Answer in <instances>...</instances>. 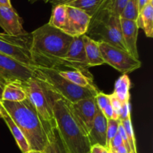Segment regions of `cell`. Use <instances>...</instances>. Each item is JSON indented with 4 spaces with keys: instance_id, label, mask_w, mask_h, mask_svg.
Wrapping results in <instances>:
<instances>
[{
    "instance_id": "83f0119b",
    "label": "cell",
    "mask_w": 153,
    "mask_h": 153,
    "mask_svg": "<svg viewBox=\"0 0 153 153\" xmlns=\"http://www.w3.org/2000/svg\"><path fill=\"white\" fill-rule=\"evenodd\" d=\"M121 122L120 120H108L107 135H106V149H108L112 139L118 132V128Z\"/></svg>"
},
{
    "instance_id": "5b68a950",
    "label": "cell",
    "mask_w": 153,
    "mask_h": 153,
    "mask_svg": "<svg viewBox=\"0 0 153 153\" xmlns=\"http://www.w3.org/2000/svg\"><path fill=\"white\" fill-rule=\"evenodd\" d=\"M35 77L43 81L56 93L70 103H75L84 99L95 97L100 91L98 89L81 88L69 82L61 76L58 70L34 67Z\"/></svg>"
},
{
    "instance_id": "7a4b0ae2",
    "label": "cell",
    "mask_w": 153,
    "mask_h": 153,
    "mask_svg": "<svg viewBox=\"0 0 153 153\" xmlns=\"http://www.w3.org/2000/svg\"><path fill=\"white\" fill-rule=\"evenodd\" d=\"M0 103L24 134L30 150L43 152L47 144L49 130L29 100L27 98L19 102L1 101Z\"/></svg>"
},
{
    "instance_id": "ac0fdd59",
    "label": "cell",
    "mask_w": 153,
    "mask_h": 153,
    "mask_svg": "<svg viewBox=\"0 0 153 153\" xmlns=\"http://www.w3.org/2000/svg\"><path fill=\"white\" fill-rule=\"evenodd\" d=\"M153 1H149L140 12L137 22L139 29L144 31L147 37H153Z\"/></svg>"
},
{
    "instance_id": "5bb4252c",
    "label": "cell",
    "mask_w": 153,
    "mask_h": 153,
    "mask_svg": "<svg viewBox=\"0 0 153 153\" xmlns=\"http://www.w3.org/2000/svg\"><path fill=\"white\" fill-rule=\"evenodd\" d=\"M120 24L123 39L127 51L134 58L139 59L137 47L139 28L137 26V22L134 20H130V19H123V18L120 17Z\"/></svg>"
},
{
    "instance_id": "2e32d148",
    "label": "cell",
    "mask_w": 153,
    "mask_h": 153,
    "mask_svg": "<svg viewBox=\"0 0 153 153\" xmlns=\"http://www.w3.org/2000/svg\"><path fill=\"white\" fill-rule=\"evenodd\" d=\"M82 38L88 67H97L105 64L99 46V42L95 41L86 34L82 36Z\"/></svg>"
},
{
    "instance_id": "cb8c5ba5",
    "label": "cell",
    "mask_w": 153,
    "mask_h": 153,
    "mask_svg": "<svg viewBox=\"0 0 153 153\" xmlns=\"http://www.w3.org/2000/svg\"><path fill=\"white\" fill-rule=\"evenodd\" d=\"M104 0H73L66 5L81 9L92 17L100 9Z\"/></svg>"
},
{
    "instance_id": "7402d4cb",
    "label": "cell",
    "mask_w": 153,
    "mask_h": 153,
    "mask_svg": "<svg viewBox=\"0 0 153 153\" xmlns=\"http://www.w3.org/2000/svg\"><path fill=\"white\" fill-rule=\"evenodd\" d=\"M130 88L131 80L127 74H123L114 85L113 94L122 102V104L130 101Z\"/></svg>"
},
{
    "instance_id": "ab89813d",
    "label": "cell",
    "mask_w": 153,
    "mask_h": 153,
    "mask_svg": "<svg viewBox=\"0 0 153 153\" xmlns=\"http://www.w3.org/2000/svg\"><path fill=\"white\" fill-rule=\"evenodd\" d=\"M3 90H4V86L0 84V102L1 101V97H2V93Z\"/></svg>"
},
{
    "instance_id": "8fae6325",
    "label": "cell",
    "mask_w": 153,
    "mask_h": 153,
    "mask_svg": "<svg viewBox=\"0 0 153 153\" xmlns=\"http://www.w3.org/2000/svg\"><path fill=\"white\" fill-rule=\"evenodd\" d=\"M67 6V25L64 32L72 37L86 34L91 16L81 9Z\"/></svg>"
},
{
    "instance_id": "30bf717a",
    "label": "cell",
    "mask_w": 153,
    "mask_h": 153,
    "mask_svg": "<svg viewBox=\"0 0 153 153\" xmlns=\"http://www.w3.org/2000/svg\"><path fill=\"white\" fill-rule=\"evenodd\" d=\"M64 61L66 67H70L73 70L80 71L88 77L93 78L92 75L88 71L89 67L85 55L82 36L73 37Z\"/></svg>"
},
{
    "instance_id": "1f68e13d",
    "label": "cell",
    "mask_w": 153,
    "mask_h": 153,
    "mask_svg": "<svg viewBox=\"0 0 153 153\" xmlns=\"http://www.w3.org/2000/svg\"><path fill=\"white\" fill-rule=\"evenodd\" d=\"M118 134L121 136L122 137L123 142V145L125 146V147L126 148L127 150L129 153H131V149H130L129 146V143H128V137H127V134L126 133L125 129H124L123 126H122V124L120 123V125L119 128H118Z\"/></svg>"
},
{
    "instance_id": "f1b7e54d",
    "label": "cell",
    "mask_w": 153,
    "mask_h": 153,
    "mask_svg": "<svg viewBox=\"0 0 153 153\" xmlns=\"http://www.w3.org/2000/svg\"><path fill=\"white\" fill-rule=\"evenodd\" d=\"M95 100L97 107L101 111H102L105 106L110 103V97L108 94H105L102 92H99L96 95Z\"/></svg>"
},
{
    "instance_id": "7bdbcfd3",
    "label": "cell",
    "mask_w": 153,
    "mask_h": 153,
    "mask_svg": "<svg viewBox=\"0 0 153 153\" xmlns=\"http://www.w3.org/2000/svg\"><path fill=\"white\" fill-rule=\"evenodd\" d=\"M29 1H31V2H34V1H37V0H29ZM43 1H44L45 2H47V1H48V0H43Z\"/></svg>"
},
{
    "instance_id": "8992f818",
    "label": "cell",
    "mask_w": 153,
    "mask_h": 153,
    "mask_svg": "<svg viewBox=\"0 0 153 153\" xmlns=\"http://www.w3.org/2000/svg\"><path fill=\"white\" fill-rule=\"evenodd\" d=\"M27 97L37 111L48 130L56 126L53 114L55 100L59 95L50 89L43 81L34 76L23 84Z\"/></svg>"
},
{
    "instance_id": "e575fe53",
    "label": "cell",
    "mask_w": 153,
    "mask_h": 153,
    "mask_svg": "<svg viewBox=\"0 0 153 153\" xmlns=\"http://www.w3.org/2000/svg\"><path fill=\"white\" fill-rule=\"evenodd\" d=\"M91 153H109L108 150L104 146L100 145H94L91 146Z\"/></svg>"
},
{
    "instance_id": "9c48e42d",
    "label": "cell",
    "mask_w": 153,
    "mask_h": 153,
    "mask_svg": "<svg viewBox=\"0 0 153 153\" xmlns=\"http://www.w3.org/2000/svg\"><path fill=\"white\" fill-rule=\"evenodd\" d=\"M99 46L105 63L123 74L131 73L141 67L140 60L134 58L128 52L105 42H99Z\"/></svg>"
},
{
    "instance_id": "4dcf8cb0",
    "label": "cell",
    "mask_w": 153,
    "mask_h": 153,
    "mask_svg": "<svg viewBox=\"0 0 153 153\" xmlns=\"http://www.w3.org/2000/svg\"><path fill=\"white\" fill-rule=\"evenodd\" d=\"M128 117H131V105H130V102L123 104L119 120L121 121L127 119Z\"/></svg>"
},
{
    "instance_id": "b9f144b4",
    "label": "cell",
    "mask_w": 153,
    "mask_h": 153,
    "mask_svg": "<svg viewBox=\"0 0 153 153\" xmlns=\"http://www.w3.org/2000/svg\"><path fill=\"white\" fill-rule=\"evenodd\" d=\"M1 117H2V113H1V105L0 103V118H1Z\"/></svg>"
},
{
    "instance_id": "8d00e7d4",
    "label": "cell",
    "mask_w": 153,
    "mask_h": 153,
    "mask_svg": "<svg viewBox=\"0 0 153 153\" xmlns=\"http://www.w3.org/2000/svg\"><path fill=\"white\" fill-rule=\"evenodd\" d=\"M149 1H153V0H138V9L139 12L149 2Z\"/></svg>"
},
{
    "instance_id": "ba28073f",
    "label": "cell",
    "mask_w": 153,
    "mask_h": 153,
    "mask_svg": "<svg viewBox=\"0 0 153 153\" xmlns=\"http://www.w3.org/2000/svg\"><path fill=\"white\" fill-rule=\"evenodd\" d=\"M35 76L34 67L27 66L14 58L0 53V84L26 83Z\"/></svg>"
},
{
    "instance_id": "4316f807",
    "label": "cell",
    "mask_w": 153,
    "mask_h": 153,
    "mask_svg": "<svg viewBox=\"0 0 153 153\" xmlns=\"http://www.w3.org/2000/svg\"><path fill=\"white\" fill-rule=\"evenodd\" d=\"M120 122L127 134L128 143H129L130 149H131V153H137V149H136V140L135 137H134V131H133L131 117L121 120Z\"/></svg>"
},
{
    "instance_id": "603a6c76",
    "label": "cell",
    "mask_w": 153,
    "mask_h": 153,
    "mask_svg": "<svg viewBox=\"0 0 153 153\" xmlns=\"http://www.w3.org/2000/svg\"><path fill=\"white\" fill-rule=\"evenodd\" d=\"M48 23L51 26L64 31L67 25V6L66 4L54 6Z\"/></svg>"
},
{
    "instance_id": "f546056e",
    "label": "cell",
    "mask_w": 153,
    "mask_h": 153,
    "mask_svg": "<svg viewBox=\"0 0 153 153\" xmlns=\"http://www.w3.org/2000/svg\"><path fill=\"white\" fill-rule=\"evenodd\" d=\"M109 97H110V104L111 105L112 108H113L114 112L115 119L119 120L120 114V111L123 105L122 102L113 94H110Z\"/></svg>"
},
{
    "instance_id": "d590c367",
    "label": "cell",
    "mask_w": 153,
    "mask_h": 153,
    "mask_svg": "<svg viewBox=\"0 0 153 153\" xmlns=\"http://www.w3.org/2000/svg\"><path fill=\"white\" fill-rule=\"evenodd\" d=\"M108 152L109 153H129L123 144L118 146V147L115 148V149H109Z\"/></svg>"
},
{
    "instance_id": "277c9868",
    "label": "cell",
    "mask_w": 153,
    "mask_h": 153,
    "mask_svg": "<svg viewBox=\"0 0 153 153\" xmlns=\"http://www.w3.org/2000/svg\"><path fill=\"white\" fill-rule=\"evenodd\" d=\"M86 35L97 42H105L128 52L123 39L120 16L100 10L91 17Z\"/></svg>"
},
{
    "instance_id": "9a60e30c",
    "label": "cell",
    "mask_w": 153,
    "mask_h": 153,
    "mask_svg": "<svg viewBox=\"0 0 153 153\" xmlns=\"http://www.w3.org/2000/svg\"><path fill=\"white\" fill-rule=\"evenodd\" d=\"M107 126L108 120L103 115L101 111L99 110L88 134L91 146L94 145H100L106 148Z\"/></svg>"
},
{
    "instance_id": "836d02e7",
    "label": "cell",
    "mask_w": 153,
    "mask_h": 153,
    "mask_svg": "<svg viewBox=\"0 0 153 153\" xmlns=\"http://www.w3.org/2000/svg\"><path fill=\"white\" fill-rule=\"evenodd\" d=\"M123 144V142L122 137H121V136L117 132V134L115 135V137L112 139L111 142L110 143V146H109V148L108 150H109V149H115V148L118 147V146H121V145Z\"/></svg>"
},
{
    "instance_id": "484cf974",
    "label": "cell",
    "mask_w": 153,
    "mask_h": 153,
    "mask_svg": "<svg viewBox=\"0 0 153 153\" xmlns=\"http://www.w3.org/2000/svg\"><path fill=\"white\" fill-rule=\"evenodd\" d=\"M138 14V0H128L120 16L123 19L136 21Z\"/></svg>"
},
{
    "instance_id": "52a82bcc",
    "label": "cell",
    "mask_w": 153,
    "mask_h": 153,
    "mask_svg": "<svg viewBox=\"0 0 153 153\" xmlns=\"http://www.w3.org/2000/svg\"><path fill=\"white\" fill-rule=\"evenodd\" d=\"M31 33L13 36L0 32V53L11 57L27 66L35 67L31 59Z\"/></svg>"
},
{
    "instance_id": "4fadbf2b",
    "label": "cell",
    "mask_w": 153,
    "mask_h": 153,
    "mask_svg": "<svg viewBox=\"0 0 153 153\" xmlns=\"http://www.w3.org/2000/svg\"><path fill=\"white\" fill-rule=\"evenodd\" d=\"M0 27L9 35L26 34L22 26V19L12 7H0Z\"/></svg>"
},
{
    "instance_id": "e0dca14e",
    "label": "cell",
    "mask_w": 153,
    "mask_h": 153,
    "mask_svg": "<svg viewBox=\"0 0 153 153\" xmlns=\"http://www.w3.org/2000/svg\"><path fill=\"white\" fill-rule=\"evenodd\" d=\"M62 77L81 88L97 89L94 83L93 78H90L78 70H58Z\"/></svg>"
},
{
    "instance_id": "7c38bea8",
    "label": "cell",
    "mask_w": 153,
    "mask_h": 153,
    "mask_svg": "<svg viewBox=\"0 0 153 153\" xmlns=\"http://www.w3.org/2000/svg\"><path fill=\"white\" fill-rule=\"evenodd\" d=\"M71 107L81 125L88 134L94 118L100 110L97 107L95 97L84 99L71 103Z\"/></svg>"
},
{
    "instance_id": "6da1fadb",
    "label": "cell",
    "mask_w": 153,
    "mask_h": 153,
    "mask_svg": "<svg viewBox=\"0 0 153 153\" xmlns=\"http://www.w3.org/2000/svg\"><path fill=\"white\" fill-rule=\"evenodd\" d=\"M31 34V55L34 67L55 70L66 67L64 58L73 37L49 23L34 30Z\"/></svg>"
},
{
    "instance_id": "ffe728a7",
    "label": "cell",
    "mask_w": 153,
    "mask_h": 153,
    "mask_svg": "<svg viewBox=\"0 0 153 153\" xmlns=\"http://www.w3.org/2000/svg\"><path fill=\"white\" fill-rule=\"evenodd\" d=\"M28 98L23 85L19 83H9L4 87L1 101L19 102Z\"/></svg>"
},
{
    "instance_id": "d6a6232c",
    "label": "cell",
    "mask_w": 153,
    "mask_h": 153,
    "mask_svg": "<svg viewBox=\"0 0 153 153\" xmlns=\"http://www.w3.org/2000/svg\"><path fill=\"white\" fill-rule=\"evenodd\" d=\"M102 113L103 114V115L105 117V118L107 120H111V119L116 120L115 119L114 112V110H113V108H112V107H111V105L110 103H109L108 105L105 106V108L103 109V111H102Z\"/></svg>"
},
{
    "instance_id": "3957f363",
    "label": "cell",
    "mask_w": 153,
    "mask_h": 153,
    "mask_svg": "<svg viewBox=\"0 0 153 153\" xmlns=\"http://www.w3.org/2000/svg\"><path fill=\"white\" fill-rule=\"evenodd\" d=\"M55 123L68 153H91L88 133L75 115L71 103L61 97L55 100Z\"/></svg>"
},
{
    "instance_id": "d4e9b609",
    "label": "cell",
    "mask_w": 153,
    "mask_h": 153,
    "mask_svg": "<svg viewBox=\"0 0 153 153\" xmlns=\"http://www.w3.org/2000/svg\"><path fill=\"white\" fill-rule=\"evenodd\" d=\"M128 0H104L100 10H105L113 14L120 16L125 7Z\"/></svg>"
},
{
    "instance_id": "d6986e66",
    "label": "cell",
    "mask_w": 153,
    "mask_h": 153,
    "mask_svg": "<svg viewBox=\"0 0 153 153\" xmlns=\"http://www.w3.org/2000/svg\"><path fill=\"white\" fill-rule=\"evenodd\" d=\"M1 113H2V117H1V118L4 120L5 123L7 124V127H8L9 129H10V131H11L12 134H13L15 140H16V143H17L18 146H19V148L20 149V150L22 151V153H25L28 152V151H29V145H28L25 136L22 134V132L21 131V130L19 129V127L17 126V125L13 122V120L11 119V117L9 116L8 114H7V112H6V111L3 108L2 106H1Z\"/></svg>"
},
{
    "instance_id": "44dd1931",
    "label": "cell",
    "mask_w": 153,
    "mask_h": 153,
    "mask_svg": "<svg viewBox=\"0 0 153 153\" xmlns=\"http://www.w3.org/2000/svg\"><path fill=\"white\" fill-rule=\"evenodd\" d=\"M43 153H68L57 126L52 127L48 132V141Z\"/></svg>"
},
{
    "instance_id": "60d3db41",
    "label": "cell",
    "mask_w": 153,
    "mask_h": 153,
    "mask_svg": "<svg viewBox=\"0 0 153 153\" xmlns=\"http://www.w3.org/2000/svg\"><path fill=\"white\" fill-rule=\"evenodd\" d=\"M25 153H43V152H40V151H35V150H29Z\"/></svg>"
},
{
    "instance_id": "f35d334b",
    "label": "cell",
    "mask_w": 153,
    "mask_h": 153,
    "mask_svg": "<svg viewBox=\"0 0 153 153\" xmlns=\"http://www.w3.org/2000/svg\"><path fill=\"white\" fill-rule=\"evenodd\" d=\"M67 1V0H48L47 2H50L53 6H55L57 4H65Z\"/></svg>"
},
{
    "instance_id": "74e56055",
    "label": "cell",
    "mask_w": 153,
    "mask_h": 153,
    "mask_svg": "<svg viewBox=\"0 0 153 153\" xmlns=\"http://www.w3.org/2000/svg\"><path fill=\"white\" fill-rule=\"evenodd\" d=\"M0 7H12L10 0H0Z\"/></svg>"
}]
</instances>
